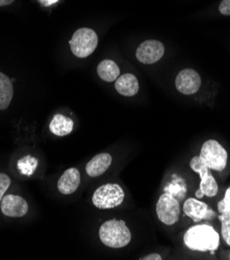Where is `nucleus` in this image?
I'll return each mask as SVG.
<instances>
[{
	"label": "nucleus",
	"mask_w": 230,
	"mask_h": 260,
	"mask_svg": "<svg viewBox=\"0 0 230 260\" xmlns=\"http://www.w3.org/2000/svg\"><path fill=\"white\" fill-rule=\"evenodd\" d=\"M185 245L193 251L211 252L214 254L220 244V236L211 225H195L187 230L184 236Z\"/></svg>",
	"instance_id": "obj_1"
},
{
	"label": "nucleus",
	"mask_w": 230,
	"mask_h": 260,
	"mask_svg": "<svg viewBox=\"0 0 230 260\" xmlns=\"http://www.w3.org/2000/svg\"><path fill=\"white\" fill-rule=\"evenodd\" d=\"M98 236L101 242L109 248L119 249L129 245L132 239L130 229L122 220L112 219L101 226Z\"/></svg>",
	"instance_id": "obj_2"
},
{
	"label": "nucleus",
	"mask_w": 230,
	"mask_h": 260,
	"mask_svg": "<svg viewBox=\"0 0 230 260\" xmlns=\"http://www.w3.org/2000/svg\"><path fill=\"white\" fill-rule=\"evenodd\" d=\"M199 158L210 169L221 172L227 165L228 153L218 141L212 139L203 143Z\"/></svg>",
	"instance_id": "obj_3"
},
{
	"label": "nucleus",
	"mask_w": 230,
	"mask_h": 260,
	"mask_svg": "<svg viewBox=\"0 0 230 260\" xmlns=\"http://www.w3.org/2000/svg\"><path fill=\"white\" fill-rule=\"evenodd\" d=\"M124 192L117 184H106L98 187L92 196V203L98 210H110L120 205Z\"/></svg>",
	"instance_id": "obj_4"
},
{
	"label": "nucleus",
	"mask_w": 230,
	"mask_h": 260,
	"mask_svg": "<svg viewBox=\"0 0 230 260\" xmlns=\"http://www.w3.org/2000/svg\"><path fill=\"white\" fill-rule=\"evenodd\" d=\"M98 43L97 36L91 28H80L77 30L70 41L72 53L79 57L85 58L93 53Z\"/></svg>",
	"instance_id": "obj_5"
},
{
	"label": "nucleus",
	"mask_w": 230,
	"mask_h": 260,
	"mask_svg": "<svg viewBox=\"0 0 230 260\" xmlns=\"http://www.w3.org/2000/svg\"><path fill=\"white\" fill-rule=\"evenodd\" d=\"M156 212L159 220L165 225L170 226L180 219L181 206L178 200H176L171 193L167 192L162 194L159 198L156 205Z\"/></svg>",
	"instance_id": "obj_6"
},
{
	"label": "nucleus",
	"mask_w": 230,
	"mask_h": 260,
	"mask_svg": "<svg viewBox=\"0 0 230 260\" xmlns=\"http://www.w3.org/2000/svg\"><path fill=\"white\" fill-rule=\"evenodd\" d=\"M191 169L198 173L200 176V185L199 189L204 194V196L214 197L218 194V184L210 171V168L204 165L199 157H194L190 162Z\"/></svg>",
	"instance_id": "obj_7"
},
{
	"label": "nucleus",
	"mask_w": 230,
	"mask_h": 260,
	"mask_svg": "<svg viewBox=\"0 0 230 260\" xmlns=\"http://www.w3.org/2000/svg\"><path fill=\"white\" fill-rule=\"evenodd\" d=\"M164 45L156 40H148L141 43L136 51L137 59L144 64L156 63L164 56Z\"/></svg>",
	"instance_id": "obj_8"
},
{
	"label": "nucleus",
	"mask_w": 230,
	"mask_h": 260,
	"mask_svg": "<svg viewBox=\"0 0 230 260\" xmlns=\"http://www.w3.org/2000/svg\"><path fill=\"white\" fill-rule=\"evenodd\" d=\"M176 89L183 94H194L201 86L200 75L192 69H185L178 73L175 79Z\"/></svg>",
	"instance_id": "obj_9"
},
{
	"label": "nucleus",
	"mask_w": 230,
	"mask_h": 260,
	"mask_svg": "<svg viewBox=\"0 0 230 260\" xmlns=\"http://www.w3.org/2000/svg\"><path fill=\"white\" fill-rule=\"evenodd\" d=\"M184 213L195 223H198L201 220H212L216 217L215 212L210 209L207 203L196 198H189L185 201Z\"/></svg>",
	"instance_id": "obj_10"
},
{
	"label": "nucleus",
	"mask_w": 230,
	"mask_h": 260,
	"mask_svg": "<svg viewBox=\"0 0 230 260\" xmlns=\"http://www.w3.org/2000/svg\"><path fill=\"white\" fill-rule=\"evenodd\" d=\"M0 209L5 216L12 218L24 217L28 212V203L18 195L4 196L0 202Z\"/></svg>",
	"instance_id": "obj_11"
},
{
	"label": "nucleus",
	"mask_w": 230,
	"mask_h": 260,
	"mask_svg": "<svg viewBox=\"0 0 230 260\" xmlns=\"http://www.w3.org/2000/svg\"><path fill=\"white\" fill-rule=\"evenodd\" d=\"M80 181L81 177L79 170L76 168H70L60 176L57 183V189L63 195H71L79 188Z\"/></svg>",
	"instance_id": "obj_12"
},
{
	"label": "nucleus",
	"mask_w": 230,
	"mask_h": 260,
	"mask_svg": "<svg viewBox=\"0 0 230 260\" xmlns=\"http://www.w3.org/2000/svg\"><path fill=\"white\" fill-rule=\"evenodd\" d=\"M111 163H112L111 154L107 152L98 153L87 163L86 173L91 177L100 176L108 170Z\"/></svg>",
	"instance_id": "obj_13"
},
{
	"label": "nucleus",
	"mask_w": 230,
	"mask_h": 260,
	"mask_svg": "<svg viewBox=\"0 0 230 260\" xmlns=\"http://www.w3.org/2000/svg\"><path fill=\"white\" fill-rule=\"evenodd\" d=\"M116 91L124 96H133L139 91V82L133 74L119 76L115 81Z\"/></svg>",
	"instance_id": "obj_14"
},
{
	"label": "nucleus",
	"mask_w": 230,
	"mask_h": 260,
	"mask_svg": "<svg viewBox=\"0 0 230 260\" xmlns=\"http://www.w3.org/2000/svg\"><path fill=\"white\" fill-rule=\"evenodd\" d=\"M50 131L52 132V134L63 137L72 133L73 128H74V121L62 114H56L53 119L50 122Z\"/></svg>",
	"instance_id": "obj_15"
},
{
	"label": "nucleus",
	"mask_w": 230,
	"mask_h": 260,
	"mask_svg": "<svg viewBox=\"0 0 230 260\" xmlns=\"http://www.w3.org/2000/svg\"><path fill=\"white\" fill-rule=\"evenodd\" d=\"M97 75L102 80L106 82H114L119 77L120 71L118 66L110 59H105L97 66Z\"/></svg>",
	"instance_id": "obj_16"
},
{
	"label": "nucleus",
	"mask_w": 230,
	"mask_h": 260,
	"mask_svg": "<svg viewBox=\"0 0 230 260\" xmlns=\"http://www.w3.org/2000/svg\"><path fill=\"white\" fill-rule=\"evenodd\" d=\"M13 94L14 88L11 79L4 73H0V110H5L10 106Z\"/></svg>",
	"instance_id": "obj_17"
},
{
	"label": "nucleus",
	"mask_w": 230,
	"mask_h": 260,
	"mask_svg": "<svg viewBox=\"0 0 230 260\" xmlns=\"http://www.w3.org/2000/svg\"><path fill=\"white\" fill-rule=\"evenodd\" d=\"M39 161L31 155H25L22 159H20L17 163V167L19 171L24 175H32L38 167Z\"/></svg>",
	"instance_id": "obj_18"
},
{
	"label": "nucleus",
	"mask_w": 230,
	"mask_h": 260,
	"mask_svg": "<svg viewBox=\"0 0 230 260\" xmlns=\"http://www.w3.org/2000/svg\"><path fill=\"white\" fill-rule=\"evenodd\" d=\"M219 220L221 221V233L224 241L230 246V214H220Z\"/></svg>",
	"instance_id": "obj_19"
},
{
	"label": "nucleus",
	"mask_w": 230,
	"mask_h": 260,
	"mask_svg": "<svg viewBox=\"0 0 230 260\" xmlns=\"http://www.w3.org/2000/svg\"><path fill=\"white\" fill-rule=\"evenodd\" d=\"M218 211L220 214H230V187L226 190L224 198L218 203Z\"/></svg>",
	"instance_id": "obj_20"
},
{
	"label": "nucleus",
	"mask_w": 230,
	"mask_h": 260,
	"mask_svg": "<svg viewBox=\"0 0 230 260\" xmlns=\"http://www.w3.org/2000/svg\"><path fill=\"white\" fill-rule=\"evenodd\" d=\"M11 185V178L5 174V173H0V202H2L5 193L9 189Z\"/></svg>",
	"instance_id": "obj_21"
},
{
	"label": "nucleus",
	"mask_w": 230,
	"mask_h": 260,
	"mask_svg": "<svg viewBox=\"0 0 230 260\" xmlns=\"http://www.w3.org/2000/svg\"><path fill=\"white\" fill-rule=\"evenodd\" d=\"M219 11L222 15L230 16V0H223V2L220 4Z\"/></svg>",
	"instance_id": "obj_22"
},
{
	"label": "nucleus",
	"mask_w": 230,
	"mask_h": 260,
	"mask_svg": "<svg viewBox=\"0 0 230 260\" xmlns=\"http://www.w3.org/2000/svg\"><path fill=\"white\" fill-rule=\"evenodd\" d=\"M141 259H143V260H161L162 257L159 254H149V255H147V256H145Z\"/></svg>",
	"instance_id": "obj_23"
},
{
	"label": "nucleus",
	"mask_w": 230,
	"mask_h": 260,
	"mask_svg": "<svg viewBox=\"0 0 230 260\" xmlns=\"http://www.w3.org/2000/svg\"><path fill=\"white\" fill-rule=\"evenodd\" d=\"M39 2L44 7H50V6L56 4L58 0H39Z\"/></svg>",
	"instance_id": "obj_24"
},
{
	"label": "nucleus",
	"mask_w": 230,
	"mask_h": 260,
	"mask_svg": "<svg viewBox=\"0 0 230 260\" xmlns=\"http://www.w3.org/2000/svg\"><path fill=\"white\" fill-rule=\"evenodd\" d=\"M15 0H0V7H5L13 4Z\"/></svg>",
	"instance_id": "obj_25"
},
{
	"label": "nucleus",
	"mask_w": 230,
	"mask_h": 260,
	"mask_svg": "<svg viewBox=\"0 0 230 260\" xmlns=\"http://www.w3.org/2000/svg\"><path fill=\"white\" fill-rule=\"evenodd\" d=\"M203 196H204V194L201 192V190H200V189L196 191V197H197L198 199H201Z\"/></svg>",
	"instance_id": "obj_26"
}]
</instances>
